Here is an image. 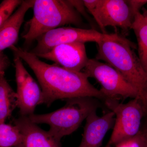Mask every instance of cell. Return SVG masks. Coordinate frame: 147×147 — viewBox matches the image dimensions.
Returning <instances> with one entry per match:
<instances>
[{
	"mask_svg": "<svg viewBox=\"0 0 147 147\" xmlns=\"http://www.w3.org/2000/svg\"><path fill=\"white\" fill-rule=\"evenodd\" d=\"M85 44L74 42L60 44L49 52L36 56L55 62L56 64L69 70L82 71L89 59Z\"/></svg>",
	"mask_w": 147,
	"mask_h": 147,
	"instance_id": "cell-10",
	"label": "cell"
},
{
	"mask_svg": "<svg viewBox=\"0 0 147 147\" xmlns=\"http://www.w3.org/2000/svg\"><path fill=\"white\" fill-rule=\"evenodd\" d=\"M105 147H113V146H111V145L109 144H108H108H107V145H106V146Z\"/></svg>",
	"mask_w": 147,
	"mask_h": 147,
	"instance_id": "cell-21",
	"label": "cell"
},
{
	"mask_svg": "<svg viewBox=\"0 0 147 147\" xmlns=\"http://www.w3.org/2000/svg\"><path fill=\"white\" fill-rule=\"evenodd\" d=\"M104 34L94 29H87L73 27H59L47 32L38 38L36 46L30 51L37 56L52 50L56 45L74 42L97 43L105 38Z\"/></svg>",
	"mask_w": 147,
	"mask_h": 147,
	"instance_id": "cell-8",
	"label": "cell"
},
{
	"mask_svg": "<svg viewBox=\"0 0 147 147\" xmlns=\"http://www.w3.org/2000/svg\"><path fill=\"white\" fill-rule=\"evenodd\" d=\"M17 94L9 84L5 71L0 73V123H5L12 112L18 107Z\"/></svg>",
	"mask_w": 147,
	"mask_h": 147,
	"instance_id": "cell-14",
	"label": "cell"
},
{
	"mask_svg": "<svg viewBox=\"0 0 147 147\" xmlns=\"http://www.w3.org/2000/svg\"><path fill=\"white\" fill-rule=\"evenodd\" d=\"M9 48L14 56L26 63L34 72L41 87L42 104L49 106L56 100L77 97L105 100L100 90L90 83L84 71H71L55 63L49 64L34 54L15 45Z\"/></svg>",
	"mask_w": 147,
	"mask_h": 147,
	"instance_id": "cell-1",
	"label": "cell"
},
{
	"mask_svg": "<svg viewBox=\"0 0 147 147\" xmlns=\"http://www.w3.org/2000/svg\"><path fill=\"white\" fill-rule=\"evenodd\" d=\"M10 65V61L3 53H0V73L5 71Z\"/></svg>",
	"mask_w": 147,
	"mask_h": 147,
	"instance_id": "cell-19",
	"label": "cell"
},
{
	"mask_svg": "<svg viewBox=\"0 0 147 147\" xmlns=\"http://www.w3.org/2000/svg\"><path fill=\"white\" fill-rule=\"evenodd\" d=\"M115 116L112 111L100 117L96 111L86 119L82 141L78 147H100L107 132L114 126Z\"/></svg>",
	"mask_w": 147,
	"mask_h": 147,
	"instance_id": "cell-11",
	"label": "cell"
},
{
	"mask_svg": "<svg viewBox=\"0 0 147 147\" xmlns=\"http://www.w3.org/2000/svg\"><path fill=\"white\" fill-rule=\"evenodd\" d=\"M105 100L106 106L115 116L113 130L108 144L115 146L139 133L142 118L147 110V106L143 100L133 98L125 103L113 98H106Z\"/></svg>",
	"mask_w": 147,
	"mask_h": 147,
	"instance_id": "cell-6",
	"label": "cell"
},
{
	"mask_svg": "<svg viewBox=\"0 0 147 147\" xmlns=\"http://www.w3.org/2000/svg\"><path fill=\"white\" fill-rule=\"evenodd\" d=\"M144 141V147H147V125L144 129L141 130Z\"/></svg>",
	"mask_w": 147,
	"mask_h": 147,
	"instance_id": "cell-20",
	"label": "cell"
},
{
	"mask_svg": "<svg viewBox=\"0 0 147 147\" xmlns=\"http://www.w3.org/2000/svg\"><path fill=\"white\" fill-rule=\"evenodd\" d=\"M33 8V16L27 22L26 32L22 36L28 44L61 26L83 24L81 14L69 1L36 0Z\"/></svg>",
	"mask_w": 147,
	"mask_h": 147,
	"instance_id": "cell-3",
	"label": "cell"
},
{
	"mask_svg": "<svg viewBox=\"0 0 147 147\" xmlns=\"http://www.w3.org/2000/svg\"><path fill=\"white\" fill-rule=\"evenodd\" d=\"M84 5L102 30L106 34L107 27H118L124 33L131 29L134 12L129 1L84 0Z\"/></svg>",
	"mask_w": 147,
	"mask_h": 147,
	"instance_id": "cell-7",
	"label": "cell"
},
{
	"mask_svg": "<svg viewBox=\"0 0 147 147\" xmlns=\"http://www.w3.org/2000/svg\"><path fill=\"white\" fill-rule=\"evenodd\" d=\"M115 147H144V141L141 130L134 137L121 141Z\"/></svg>",
	"mask_w": 147,
	"mask_h": 147,
	"instance_id": "cell-18",
	"label": "cell"
},
{
	"mask_svg": "<svg viewBox=\"0 0 147 147\" xmlns=\"http://www.w3.org/2000/svg\"><path fill=\"white\" fill-rule=\"evenodd\" d=\"M33 0L23 1L15 12L0 28V53L7 48L15 45L24 17L27 11L33 7Z\"/></svg>",
	"mask_w": 147,
	"mask_h": 147,
	"instance_id": "cell-13",
	"label": "cell"
},
{
	"mask_svg": "<svg viewBox=\"0 0 147 147\" xmlns=\"http://www.w3.org/2000/svg\"><path fill=\"white\" fill-rule=\"evenodd\" d=\"M94 98L77 97L67 99L62 108L47 114H33L28 118L36 124L49 125L48 132L60 142L65 136L73 133L92 112L96 111L97 105Z\"/></svg>",
	"mask_w": 147,
	"mask_h": 147,
	"instance_id": "cell-4",
	"label": "cell"
},
{
	"mask_svg": "<svg viewBox=\"0 0 147 147\" xmlns=\"http://www.w3.org/2000/svg\"><path fill=\"white\" fill-rule=\"evenodd\" d=\"M22 60L14 56L18 107L21 116L34 114L38 105L42 104V92L37 82L25 68Z\"/></svg>",
	"mask_w": 147,
	"mask_h": 147,
	"instance_id": "cell-9",
	"label": "cell"
},
{
	"mask_svg": "<svg viewBox=\"0 0 147 147\" xmlns=\"http://www.w3.org/2000/svg\"><path fill=\"white\" fill-rule=\"evenodd\" d=\"M23 137L15 125L0 123V147H22Z\"/></svg>",
	"mask_w": 147,
	"mask_h": 147,
	"instance_id": "cell-16",
	"label": "cell"
},
{
	"mask_svg": "<svg viewBox=\"0 0 147 147\" xmlns=\"http://www.w3.org/2000/svg\"><path fill=\"white\" fill-rule=\"evenodd\" d=\"M138 42V57L145 71L147 72V17L139 11L134 13L131 26Z\"/></svg>",
	"mask_w": 147,
	"mask_h": 147,
	"instance_id": "cell-15",
	"label": "cell"
},
{
	"mask_svg": "<svg viewBox=\"0 0 147 147\" xmlns=\"http://www.w3.org/2000/svg\"><path fill=\"white\" fill-rule=\"evenodd\" d=\"M23 1L5 0L0 4V28L12 14L13 11Z\"/></svg>",
	"mask_w": 147,
	"mask_h": 147,
	"instance_id": "cell-17",
	"label": "cell"
},
{
	"mask_svg": "<svg viewBox=\"0 0 147 147\" xmlns=\"http://www.w3.org/2000/svg\"><path fill=\"white\" fill-rule=\"evenodd\" d=\"M96 59L111 66L147 99V72L134 53V45L117 34H107L98 42Z\"/></svg>",
	"mask_w": 147,
	"mask_h": 147,
	"instance_id": "cell-2",
	"label": "cell"
},
{
	"mask_svg": "<svg viewBox=\"0 0 147 147\" xmlns=\"http://www.w3.org/2000/svg\"><path fill=\"white\" fill-rule=\"evenodd\" d=\"M145 16H146V17H147V15H145Z\"/></svg>",
	"mask_w": 147,
	"mask_h": 147,
	"instance_id": "cell-22",
	"label": "cell"
},
{
	"mask_svg": "<svg viewBox=\"0 0 147 147\" xmlns=\"http://www.w3.org/2000/svg\"><path fill=\"white\" fill-rule=\"evenodd\" d=\"M84 72L101 85L100 90L106 98H139L147 106V99L139 90L111 66L96 59H89Z\"/></svg>",
	"mask_w": 147,
	"mask_h": 147,
	"instance_id": "cell-5",
	"label": "cell"
},
{
	"mask_svg": "<svg viewBox=\"0 0 147 147\" xmlns=\"http://www.w3.org/2000/svg\"><path fill=\"white\" fill-rule=\"evenodd\" d=\"M23 137L22 147H61L60 142L32 122L28 117L21 116L13 120Z\"/></svg>",
	"mask_w": 147,
	"mask_h": 147,
	"instance_id": "cell-12",
	"label": "cell"
}]
</instances>
